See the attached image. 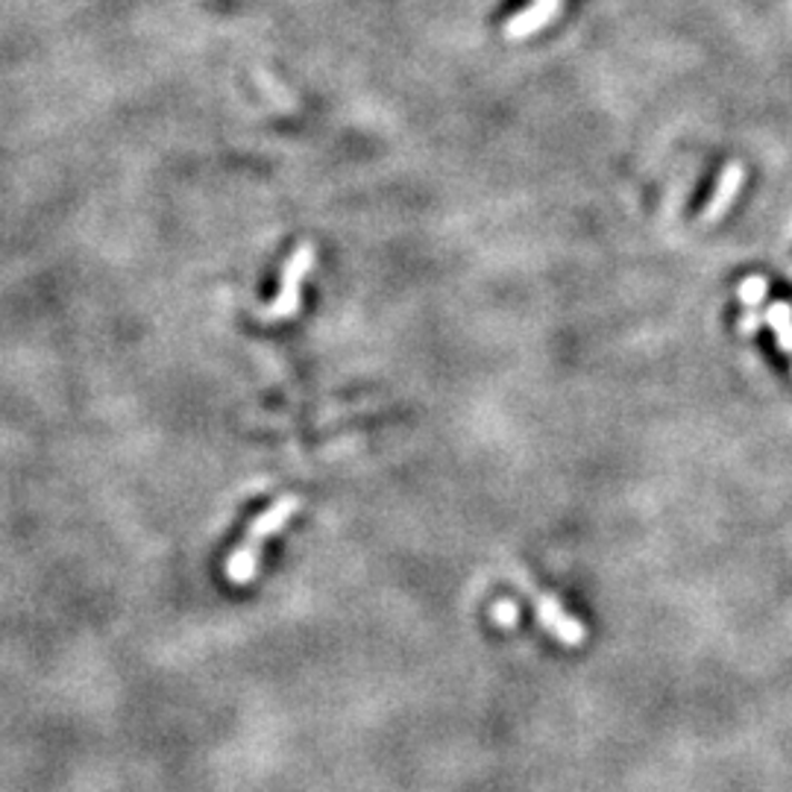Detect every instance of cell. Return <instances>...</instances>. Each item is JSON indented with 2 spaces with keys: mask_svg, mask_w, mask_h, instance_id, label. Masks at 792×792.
<instances>
[{
  "mask_svg": "<svg viewBox=\"0 0 792 792\" xmlns=\"http://www.w3.org/2000/svg\"><path fill=\"white\" fill-rule=\"evenodd\" d=\"M535 614L537 623L544 625L546 632L553 634L560 646L576 648L585 643V625L578 623L576 616L569 614V610L555 599L553 593H535Z\"/></svg>",
  "mask_w": 792,
  "mask_h": 792,
  "instance_id": "3957f363",
  "label": "cell"
},
{
  "mask_svg": "<svg viewBox=\"0 0 792 792\" xmlns=\"http://www.w3.org/2000/svg\"><path fill=\"white\" fill-rule=\"evenodd\" d=\"M300 508H303V499L289 493V497H280L276 502L267 505L256 520L250 522L247 531L241 535V540L235 544V549L229 553V558H226L224 564V576L229 585L244 587L258 576L262 555L264 549H267V544L280 535L282 528H289V522L300 514Z\"/></svg>",
  "mask_w": 792,
  "mask_h": 792,
  "instance_id": "6da1fadb",
  "label": "cell"
},
{
  "mask_svg": "<svg viewBox=\"0 0 792 792\" xmlns=\"http://www.w3.org/2000/svg\"><path fill=\"white\" fill-rule=\"evenodd\" d=\"M761 314H757V309H749V312L743 314V321H740V329H743V335H757L761 332Z\"/></svg>",
  "mask_w": 792,
  "mask_h": 792,
  "instance_id": "9c48e42d",
  "label": "cell"
},
{
  "mask_svg": "<svg viewBox=\"0 0 792 792\" xmlns=\"http://www.w3.org/2000/svg\"><path fill=\"white\" fill-rule=\"evenodd\" d=\"M314 264H317V247H314L312 241L296 244L294 253L282 264L280 291H276L271 303L258 309V321L282 323L291 321V317L300 312V305H303V285L305 280L312 276Z\"/></svg>",
  "mask_w": 792,
  "mask_h": 792,
  "instance_id": "7a4b0ae2",
  "label": "cell"
},
{
  "mask_svg": "<svg viewBox=\"0 0 792 792\" xmlns=\"http://www.w3.org/2000/svg\"><path fill=\"white\" fill-rule=\"evenodd\" d=\"M766 323L775 329V335H781L784 329L792 326V305L790 303H772L766 312Z\"/></svg>",
  "mask_w": 792,
  "mask_h": 792,
  "instance_id": "ba28073f",
  "label": "cell"
},
{
  "mask_svg": "<svg viewBox=\"0 0 792 792\" xmlns=\"http://www.w3.org/2000/svg\"><path fill=\"white\" fill-rule=\"evenodd\" d=\"M490 619L499 625V628H514L520 623V605L514 599H499L490 605Z\"/></svg>",
  "mask_w": 792,
  "mask_h": 792,
  "instance_id": "8992f818",
  "label": "cell"
},
{
  "mask_svg": "<svg viewBox=\"0 0 792 792\" xmlns=\"http://www.w3.org/2000/svg\"><path fill=\"white\" fill-rule=\"evenodd\" d=\"M560 7H564V0H535L531 7L522 9V12H517L514 18H508V25H505V36L514 41L535 36V32H540L544 27L553 25V18L558 16Z\"/></svg>",
  "mask_w": 792,
  "mask_h": 792,
  "instance_id": "5b68a950",
  "label": "cell"
},
{
  "mask_svg": "<svg viewBox=\"0 0 792 792\" xmlns=\"http://www.w3.org/2000/svg\"><path fill=\"white\" fill-rule=\"evenodd\" d=\"M778 344L784 346L786 352H792V326H790V329H784V332H781V335H778Z\"/></svg>",
  "mask_w": 792,
  "mask_h": 792,
  "instance_id": "30bf717a",
  "label": "cell"
},
{
  "mask_svg": "<svg viewBox=\"0 0 792 792\" xmlns=\"http://www.w3.org/2000/svg\"><path fill=\"white\" fill-rule=\"evenodd\" d=\"M766 291H769V282L763 280V276H749V280L740 285V300H743L749 309H757V305L766 300Z\"/></svg>",
  "mask_w": 792,
  "mask_h": 792,
  "instance_id": "52a82bcc",
  "label": "cell"
},
{
  "mask_svg": "<svg viewBox=\"0 0 792 792\" xmlns=\"http://www.w3.org/2000/svg\"><path fill=\"white\" fill-rule=\"evenodd\" d=\"M745 185V168L740 162H731L729 168L722 170L720 183H716V194L711 197V203L704 206L702 224H720L722 217L729 215V208L734 206L740 192Z\"/></svg>",
  "mask_w": 792,
  "mask_h": 792,
  "instance_id": "277c9868",
  "label": "cell"
}]
</instances>
